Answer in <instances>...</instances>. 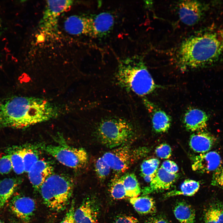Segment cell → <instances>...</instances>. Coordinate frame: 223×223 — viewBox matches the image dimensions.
<instances>
[{"instance_id": "29", "label": "cell", "mask_w": 223, "mask_h": 223, "mask_svg": "<svg viewBox=\"0 0 223 223\" xmlns=\"http://www.w3.org/2000/svg\"><path fill=\"white\" fill-rule=\"evenodd\" d=\"M25 172L28 173L32 167L39 160L37 152L30 147L22 148Z\"/></svg>"}, {"instance_id": "16", "label": "cell", "mask_w": 223, "mask_h": 223, "mask_svg": "<svg viewBox=\"0 0 223 223\" xmlns=\"http://www.w3.org/2000/svg\"><path fill=\"white\" fill-rule=\"evenodd\" d=\"M144 104L147 109L151 113L153 127L157 132H164L169 129L171 124V118L164 111L159 109L151 102L144 99Z\"/></svg>"}, {"instance_id": "18", "label": "cell", "mask_w": 223, "mask_h": 223, "mask_svg": "<svg viewBox=\"0 0 223 223\" xmlns=\"http://www.w3.org/2000/svg\"><path fill=\"white\" fill-rule=\"evenodd\" d=\"M98 212L94 204L90 200L85 201L75 212V223H96Z\"/></svg>"}, {"instance_id": "11", "label": "cell", "mask_w": 223, "mask_h": 223, "mask_svg": "<svg viewBox=\"0 0 223 223\" xmlns=\"http://www.w3.org/2000/svg\"><path fill=\"white\" fill-rule=\"evenodd\" d=\"M221 159L215 151L201 153L193 158L192 168L193 170L201 173L214 172L221 164Z\"/></svg>"}, {"instance_id": "32", "label": "cell", "mask_w": 223, "mask_h": 223, "mask_svg": "<svg viewBox=\"0 0 223 223\" xmlns=\"http://www.w3.org/2000/svg\"><path fill=\"white\" fill-rule=\"evenodd\" d=\"M12 168L10 154L5 155L0 159V173L2 174L9 173Z\"/></svg>"}, {"instance_id": "1", "label": "cell", "mask_w": 223, "mask_h": 223, "mask_svg": "<svg viewBox=\"0 0 223 223\" xmlns=\"http://www.w3.org/2000/svg\"><path fill=\"white\" fill-rule=\"evenodd\" d=\"M58 107L42 98L15 96L0 102V126L22 129L58 116Z\"/></svg>"}, {"instance_id": "14", "label": "cell", "mask_w": 223, "mask_h": 223, "mask_svg": "<svg viewBox=\"0 0 223 223\" xmlns=\"http://www.w3.org/2000/svg\"><path fill=\"white\" fill-rule=\"evenodd\" d=\"M53 168L48 162L39 160L28 173L29 180L36 191L40 188L46 179L53 174Z\"/></svg>"}, {"instance_id": "8", "label": "cell", "mask_w": 223, "mask_h": 223, "mask_svg": "<svg viewBox=\"0 0 223 223\" xmlns=\"http://www.w3.org/2000/svg\"><path fill=\"white\" fill-rule=\"evenodd\" d=\"M12 213L25 223L29 222L36 209L35 200L32 198L20 195L13 196L9 203Z\"/></svg>"}, {"instance_id": "25", "label": "cell", "mask_w": 223, "mask_h": 223, "mask_svg": "<svg viewBox=\"0 0 223 223\" xmlns=\"http://www.w3.org/2000/svg\"><path fill=\"white\" fill-rule=\"evenodd\" d=\"M205 223H223V208L221 203L210 205L204 212Z\"/></svg>"}, {"instance_id": "28", "label": "cell", "mask_w": 223, "mask_h": 223, "mask_svg": "<svg viewBox=\"0 0 223 223\" xmlns=\"http://www.w3.org/2000/svg\"><path fill=\"white\" fill-rule=\"evenodd\" d=\"M12 163V169L18 174H20L25 172L23 159L22 148H18L9 154Z\"/></svg>"}, {"instance_id": "13", "label": "cell", "mask_w": 223, "mask_h": 223, "mask_svg": "<svg viewBox=\"0 0 223 223\" xmlns=\"http://www.w3.org/2000/svg\"><path fill=\"white\" fill-rule=\"evenodd\" d=\"M178 176L177 173H169L161 166L149 186L142 190L143 194L146 195L169 189L176 181Z\"/></svg>"}, {"instance_id": "15", "label": "cell", "mask_w": 223, "mask_h": 223, "mask_svg": "<svg viewBox=\"0 0 223 223\" xmlns=\"http://www.w3.org/2000/svg\"><path fill=\"white\" fill-rule=\"evenodd\" d=\"M208 119V115L203 111L198 108H191L185 113L183 123L188 130L200 131L207 127Z\"/></svg>"}, {"instance_id": "40", "label": "cell", "mask_w": 223, "mask_h": 223, "mask_svg": "<svg viewBox=\"0 0 223 223\" xmlns=\"http://www.w3.org/2000/svg\"><path fill=\"white\" fill-rule=\"evenodd\" d=\"M221 203V205H222V208H223V203Z\"/></svg>"}, {"instance_id": "36", "label": "cell", "mask_w": 223, "mask_h": 223, "mask_svg": "<svg viewBox=\"0 0 223 223\" xmlns=\"http://www.w3.org/2000/svg\"><path fill=\"white\" fill-rule=\"evenodd\" d=\"M114 223H138L137 219L133 216H121L117 217Z\"/></svg>"}, {"instance_id": "33", "label": "cell", "mask_w": 223, "mask_h": 223, "mask_svg": "<svg viewBox=\"0 0 223 223\" xmlns=\"http://www.w3.org/2000/svg\"><path fill=\"white\" fill-rule=\"evenodd\" d=\"M156 155L161 159H168L172 154L170 146L167 144H162L157 147L155 150Z\"/></svg>"}, {"instance_id": "6", "label": "cell", "mask_w": 223, "mask_h": 223, "mask_svg": "<svg viewBox=\"0 0 223 223\" xmlns=\"http://www.w3.org/2000/svg\"><path fill=\"white\" fill-rule=\"evenodd\" d=\"M41 148L63 165L76 169L85 168L88 162L86 151L67 145H43Z\"/></svg>"}, {"instance_id": "31", "label": "cell", "mask_w": 223, "mask_h": 223, "mask_svg": "<svg viewBox=\"0 0 223 223\" xmlns=\"http://www.w3.org/2000/svg\"><path fill=\"white\" fill-rule=\"evenodd\" d=\"M211 184L213 186L223 188V164H221L214 172Z\"/></svg>"}, {"instance_id": "10", "label": "cell", "mask_w": 223, "mask_h": 223, "mask_svg": "<svg viewBox=\"0 0 223 223\" xmlns=\"http://www.w3.org/2000/svg\"><path fill=\"white\" fill-rule=\"evenodd\" d=\"M65 31L72 35H86L96 37L92 16L72 15L65 21Z\"/></svg>"}, {"instance_id": "27", "label": "cell", "mask_w": 223, "mask_h": 223, "mask_svg": "<svg viewBox=\"0 0 223 223\" xmlns=\"http://www.w3.org/2000/svg\"><path fill=\"white\" fill-rule=\"evenodd\" d=\"M110 192L115 199H120L126 197V193L121 177L116 175L112 179L110 187Z\"/></svg>"}, {"instance_id": "4", "label": "cell", "mask_w": 223, "mask_h": 223, "mask_svg": "<svg viewBox=\"0 0 223 223\" xmlns=\"http://www.w3.org/2000/svg\"><path fill=\"white\" fill-rule=\"evenodd\" d=\"M74 185L73 181L69 177L53 173L46 179L39 190L44 203L52 210H63L69 203Z\"/></svg>"}, {"instance_id": "24", "label": "cell", "mask_w": 223, "mask_h": 223, "mask_svg": "<svg viewBox=\"0 0 223 223\" xmlns=\"http://www.w3.org/2000/svg\"><path fill=\"white\" fill-rule=\"evenodd\" d=\"M121 177L126 197L130 198L138 197L141 192V190L135 175L133 173H128Z\"/></svg>"}, {"instance_id": "35", "label": "cell", "mask_w": 223, "mask_h": 223, "mask_svg": "<svg viewBox=\"0 0 223 223\" xmlns=\"http://www.w3.org/2000/svg\"><path fill=\"white\" fill-rule=\"evenodd\" d=\"M74 202L72 201L64 218L60 223H75L74 218Z\"/></svg>"}, {"instance_id": "5", "label": "cell", "mask_w": 223, "mask_h": 223, "mask_svg": "<svg viewBox=\"0 0 223 223\" xmlns=\"http://www.w3.org/2000/svg\"><path fill=\"white\" fill-rule=\"evenodd\" d=\"M96 132L102 143L110 148L124 145L131 140L134 133L130 122L116 116L101 120L97 125Z\"/></svg>"}, {"instance_id": "26", "label": "cell", "mask_w": 223, "mask_h": 223, "mask_svg": "<svg viewBox=\"0 0 223 223\" xmlns=\"http://www.w3.org/2000/svg\"><path fill=\"white\" fill-rule=\"evenodd\" d=\"M160 164L157 159L151 158L144 160L141 166V175L144 180L150 182L155 176Z\"/></svg>"}, {"instance_id": "39", "label": "cell", "mask_w": 223, "mask_h": 223, "mask_svg": "<svg viewBox=\"0 0 223 223\" xmlns=\"http://www.w3.org/2000/svg\"><path fill=\"white\" fill-rule=\"evenodd\" d=\"M0 223H4L2 221L0 220Z\"/></svg>"}, {"instance_id": "3", "label": "cell", "mask_w": 223, "mask_h": 223, "mask_svg": "<svg viewBox=\"0 0 223 223\" xmlns=\"http://www.w3.org/2000/svg\"><path fill=\"white\" fill-rule=\"evenodd\" d=\"M116 77L120 85L139 96L149 94L156 88L146 66L138 57L121 60L119 64Z\"/></svg>"}, {"instance_id": "23", "label": "cell", "mask_w": 223, "mask_h": 223, "mask_svg": "<svg viewBox=\"0 0 223 223\" xmlns=\"http://www.w3.org/2000/svg\"><path fill=\"white\" fill-rule=\"evenodd\" d=\"M199 187L200 184L199 182L191 179H186L181 184L178 189L166 193L164 196L165 198L181 195L192 196L198 191Z\"/></svg>"}, {"instance_id": "20", "label": "cell", "mask_w": 223, "mask_h": 223, "mask_svg": "<svg viewBox=\"0 0 223 223\" xmlns=\"http://www.w3.org/2000/svg\"><path fill=\"white\" fill-rule=\"evenodd\" d=\"M22 181L18 177L7 178L0 181V208L12 198Z\"/></svg>"}, {"instance_id": "34", "label": "cell", "mask_w": 223, "mask_h": 223, "mask_svg": "<svg viewBox=\"0 0 223 223\" xmlns=\"http://www.w3.org/2000/svg\"><path fill=\"white\" fill-rule=\"evenodd\" d=\"M161 167L169 173H177L178 171V167L177 164L174 161L170 160H166L162 164Z\"/></svg>"}, {"instance_id": "21", "label": "cell", "mask_w": 223, "mask_h": 223, "mask_svg": "<svg viewBox=\"0 0 223 223\" xmlns=\"http://www.w3.org/2000/svg\"><path fill=\"white\" fill-rule=\"evenodd\" d=\"M174 214L180 223H194L195 211L193 207L185 201L177 202L173 209Z\"/></svg>"}, {"instance_id": "38", "label": "cell", "mask_w": 223, "mask_h": 223, "mask_svg": "<svg viewBox=\"0 0 223 223\" xmlns=\"http://www.w3.org/2000/svg\"><path fill=\"white\" fill-rule=\"evenodd\" d=\"M12 223H19L18 222H17V221H14Z\"/></svg>"}, {"instance_id": "12", "label": "cell", "mask_w": 223, "mask_h": 223, "mask_svg": "<svg viewBox=\"0 0 223 223\" xmlns=\"http://www.w3.org/2000/svg\"><path fill=\"white\" fill-rule=\"evenodd\" d=\"M202 7L201 4L196 1H181L178 6L179 16L181 20L188 25L196 24L202 15Z\"/></svg>"}, {"instance_id": "22", "label": "cell", "mask_w": 223, "mask_h": 223, "mask_svg": "<svg viewBox=\"0 0 223 223\" xmlns=\"http://www.w3.org/2000/svg\"><path fill=\"white\" fill-rule=\"evenodd\" d=\"M130 203L135 210L141 214L153 213L156 212L155 202L154 199L148 196L131 198Z\"/></svg>"}, {"instance_id": "41", "label": "cell", "mask_w": 223, "mask_h": 223, "mask_svg": "<svg viewBox=\"0 0 223 223\" xmlns=\"http://www.w3.org/2000/svg\"><path fill=\"white\" fill-rule=\"evenodd\" d=\"M98 223V222H97V223Z\"/></svg>"}, {"instance_id": "2", "label": "cell", "mask_w": 223, "mask_h": 223, "mask_svg": "<svg viewBox=\"0 0 223 223\" xmlns=\"http://www.w3.org/2000/svg\"><path fill=\"white\" fill-rule=\"evenodd\" d=\"M222 52L223 31L198 34L181 43L177 52V63L183 71L201 68L215 62Z\"/></svg>"}, {"instance_id": "17", "label": "cell", "mask_w": 223, "mask_h": 223, "mask_svg": "<svg viewBox=\"0 0 223 223\" xmlns=\"http://www.w3.org/2000/svg\"><path fill=\"white\" fill-rule=\"evenodd\" d=\"M215 141V138L211 134L206 132H199L191 135L189 145L194 151L201 154L209 151Z\"/></svg>"}, {"instance_id": "30", "label": "cell", "mask_w": 223, "mask_h": 223, "mask_svg": "<svg viewBox=\"0 0 223 223\" xmlns=\"http://www.w3.org/2000/svg\"><path fill=\"white\" fill-rule=\"evenodd\" d=\"M111 169L102 157L97 160L95 164V170L99 179L103 180L106 178L109 175Z\"/></svg>"}, {"instance_id": "9", "label": "cell", "mask_w": 223, "mask_h": 223, "mask_svg": "<svg viewBox=\"0 0 223 223\" xmlns=\"http://www.w3.org/2000/svg\"><path fill=\"white\" fill-rule=\"evenodd\" d=\"M72 0L47 1L41 22L42 28L50 31L57 26V18L61 13L69 8Z\"/></svg>"}, {"instance_id": "37", "label": "cell", "mask_w": 223, "mask_h": 223, "mask_svg": "<svg viewBox=\"0 0 223 223\" xmlns=\"http://www.w3.org/2000/svg\"><path fill=\"white\" fill-rule=\"evenodd\" d=\"M145 223H171L167 219L161 216H155L149 218Z\"/></svg>"}, {"instance_id": "19", "label": "cell", "mask_w": 223, "mask_h": 223, "mask_svg": "<svg viewBox=\"0 0 223 223\" xmlns=\"http://www.w3.org/2000/svg\"><path fill=\"white\" fill-rule=\"evenodd\" d=\"M96 37L104 36L111 30L114 22V17L110 13L103 12L92 16Z\"/></svg>"}, {"instance_id": "7", "label": "cell", "mask_w": 223, "mask_h": 223, "mask_svg": "<svg viewBox=\"0 0 223 223\" xmlns=\"http://www.w3.org/2000/svg\"><path fill=\"white\" fill-rule=\"evenodd\" d=\"M138 151H133L127 146H121L106 152L102 157L119 175L125 173L137 159Z\"/></svg>"}]
</instances>
